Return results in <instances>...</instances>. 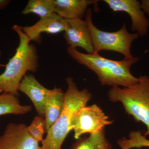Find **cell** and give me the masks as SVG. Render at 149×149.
Wrapping results in <instances>:
<instances>
[{"instance_id":"20","label":"cell","mask_w":149,"mask_h":149,"mask_svg":"<svg viewBox=\"0 0 149 149\" xmlns=\"http://www.w3.org/2000/svg\"><path fill=\"white\" fill-rule=\"evenodd\" d=\"M143 147H149V140L147 138L144 139L143 142Z\"/></svg>"},{"instance_id":"3","label":"cell","mask_w":149,"mask_h":149,"mask_svg":"<svg viewBox=\"0 0 149 149\" xmlns=\"http://www.w3.org/2000/svg\"><path fill=\"white\" fill-rule=\"evenodd\" d=\"M13 29L19 37V44L14 55L6 65L4 72L0 74V88L4 93L17 96L19 84L26 72L37 71L39 57L37 48L29 44L31 40L22 31V27L16 24Z\"/></svg>"},{"instance_id":"18","label":"cell","mask_w":149,"mask_h":149,"mask_svg":"<svg viewBox=\"0 0 149 149\" xmlns=\"http://www.w3.org/2000/svg\"><path fill=\"white\" fill-rule=\"evenodd\" d=\"M141 3L144 12L149 17V0H142Z\"/></svg>"},{"instance_id":"17","label":"cell","mask_w":149,"mask_h":149,"mask_svg":"<svg viewBox=\"0 0 149 149\" xmlns=\"http://www.w3.org/2000/svg\"><path fill=\"white\" fill-rule=\"evenodd\" d=\"M27 130L34 140L39 143L42 142L44 134L47 132L45 118L39 116H35L31 124L27 126Z\"/></svg>"},{"instance_id":"4","label":"cell","mask_w":149,"mask_h":149,"mask_svg":"<svg viewBox=\"0 0 149 149\" xmlns=\"http://www.w3.org/2000/svg\"><path fill=\"white\" fill-rule=\"evenodd\" d=\"M110 101L119 102L125 112L131 116L137 122L146 125L144 135H149V77L141 75L138 83L123 88L112 87L108 93Z\"/></svg>"},{"instance_id":"12","label":"cell","mask_w":149,"mask_h":149,"mask_svg":"<svg viewBox=\"0 0 149 149\" xmlns=\"http://www.w3.org/2000/svg\"><path fill=\"white\" fill-rule=\"evenodd\" d=\"M55 13L65 19H82L89 6L97 5L98 1L93 0H54Z\"/></svg>"},{"instance_id":"2","label":"cell","mask_w":149,"mask_h":149,"mask_svg":"<svg viewBox=\"0 0 149 149\" xmlns=\"http://www.w3.org/2000/svg\"><path fill=\"white\" fill-rule=\"evenodd\" d=\"M67 90L65 93L64 102L61 114L47 132L42 142V149H62V146L68 133L72 130L71 124L74 114L86 106L93 95L88 89L78 90L73 78L65 79Z\"/></svg>"},{"instance_id":"13","label":"cell","mask_w":149,"mask_h":149,"mask_svg":"<svg viewBox=\"0 0 149 149\" xmlns=\"http://www.w3.org/2000/svg\"><path fill=\"white\" fill-rule=\"evenodd\" d=\"M65 93L61 88L50 90L45 107L46 132L54 124L61 114L64 102Z\"/></svg>"},{"instance_id":"9","label":"cell","mask_w":149,"mask_h":149,"mask_svg":"<svg viewBox=\"0 0 149 149\" xmlns=\"http://www.w3.org/2000/svg\"><path fill=\"white\" fill-rule=\"evenodd\" d=\"M63 37L69 47L84 49L88 54L94 53L93 42L87 22L82 19H65Z\"/></svg>"},{"instance_id":"5","label":"cell","mask_w":149,"mask_h":149,"mask_svg":"<svg viewBox=\"0 0 149 149\" xmlns=\"http://www.w3.org/2000/svg\"><path fill=\"white\" fill-rule=\"evenodd\" d=\"M92 10L88 8L85 14L93 42L94 53L102 50L113 51L123 55L124 58L133 57L131 53V45L140 36L137 33H129L125 23L118 31L108 32L102 31L95 26L92 20Z\"/></svg>"},{"instance_id":"8","label":"cell","mask_w":149,"mask_h":149,"mask_svg":"<svg viewBox=\"0 0 149 149\" xmlns=\"http://www.w3.org/2000/svg\"><path fill=\"white\" fill-rule=\"evenodd\" d=\"M24 123H9L0 136V149H42Z\"/></svg>"},{"instance_id":"6","label":"cell","mask_w":149,"mask_h":149,"mask_svg":"<svg viewBox=\"0 0 149 149\" xmlns=\"http://www.w3.org/2000/svg\"><path fill=\"white\" fill-rule=\"evenodd\" d=\"M112 123L102 109L93 104L83 107L74 114L71 129L74 131V139L77 140L83 134L97 133Z\"/></svg>"},{"instance_id":"1","label":"cell","mask_w":149,"mask_h":149,"mask_svg":"<svg viewBox=\"0 0 149 149\" xmlns=\"http://www.w3.org/2000/svg\"><path fill=\"white\" fill-rule=\"evenodd\" d=\"M67 51L75 61L95 72L102 85L125 88L133 86L139 81V77H135L130 72L131 67L139 61L138 57L115 61L106 58L97 53H83L72 47H68Z\"/></svg>"},{"instance_id":"11","label":"cell","mask_w":149,"mask_h":149,"mask_svg":"<svg viewBox=\"0 0 149 149\" xmlns=\"http://www.w3.org/2000/svg\"><path fill=\"white\" fill-rule=\"evenodd\" d=\"M65 28V19L54 13L47 17L40 19L32 26L22 27V30L31 41L40 43L42 41V33L58 34L64 32Z\"/></svg>"},{"instance_id":"19","label":"cell","mask_w":149,"mask_h":149,"mask_svg":"<svg viewBox=\"0 0 149 149\" xmlns=\"http://www.w3.org/2000/svg\"><path fill=\"white\" fill-rule=\"evenodd\" d=\"M10 1L9 0H0V10L5 8Z\"/></svg>"},{"instance_id":"14","label":"cell","mask_w":149,"mask_h":149,"mask_svg":"<svg viewBox=\"0 0 149 149\" xmlns=\"http://www.w3.org/2000/svg\"><path fill=\"white\" fill-rule=\"evenodd\" d=\"M77 140L70 149H112L106 136L105 128L88 137L84 136Z\"/></svg>"},{"instance_id":"7","label":"cell","mask_w":149,"mask_h":149,"mask_svg":"<svg viewBox=\"0 0 149 149\" xmlns=\"http://www.w3.org/2000/svg\"><path fill=\"white\" fill-rule=\"evenodd\" d=\"M113 11L126 13L132 22L131 29L141 37L148 34L149 20L145 15L141 2L137 0H104Z\"/></svg>"},{"instance_id":"16","label":"cell","mask_w":149,"mask_h":149,"mask_svg":"<svg viewBox=\"0 0 149 149\" xmlns=\"http://www.w3.org/2000/svg\"><path fill=\"white\" fill-rule=\"evenodd\" d=\"M55 9L54 0H29L22 14H35L42 19L55 13Z\"/></svg>"},{"instance_id":"22","label":"cell","mask_w":149,"mask_h":149,"mask_svg":"<svg viewBox=\"0 0 149 149\" xmlns=\"http://www.w3.org/2000/svg\"><path fill=\"white\" fill-rule=\"evenodd\" d=\"M1 50H0V56H1Z\"/></svg>"},{"instance_id":"10","label":"cell","mask_w":149,"mask_h":149,"mask_svg":"<svg viewBox=\"0 0 149 149\" xmlns=\"http://www.w3.org/2000/svg\"><path fill=\"white\" fill-rule=\"evenodd\" d=\"M18 91L29 97L39 116L45 117L46 100L50 90L40 84L34 75L28 74L22 80Z\"/></svg>"},{"instance_id":"21","label":"cell","mask_w":149,"mask_h":149,"mask_svg":"<svg viewBox=\"0 0 149 149\" xmlns=\"http://www.w3.org/2000/svg\"><path fill=\"white\" fill-rule=\"evenodd\" d=\"M3 92V91L1 89V88H0V93H1L2 92Z\"/></svg>"},{"instance_id":"15","label":"cell","mask_w":149,"mask_h":149,"mask_svg":"<svg viewBox=\"0 0 149 149\" xmlns=\"http://www.w3.org/2000/svg\"><path fill=\"white\" fill-rule=\"evenodd\" d=\"M32 106L22 105L16 96L4 93L0 95V116L6 114L22 115L32 110Z\"/></svg>"}]
</instances>
